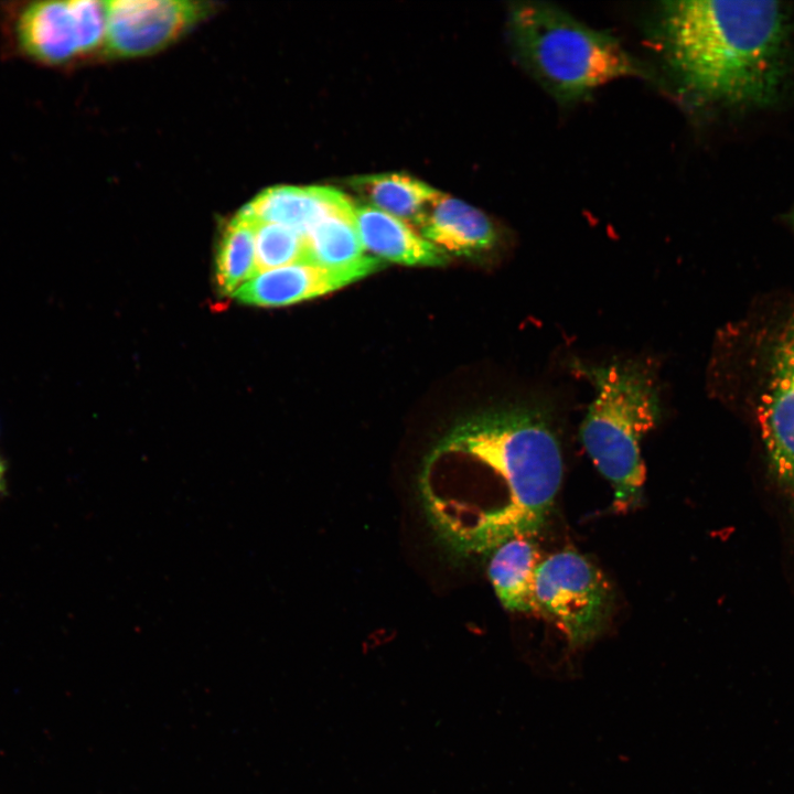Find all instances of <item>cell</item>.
Wrapping results in <instances>:
<instances>
[{
	"label": "cell",
	"mask_w": 794,
	"mask_h": 794,
	"mask_svg": "<svg viewBox=\"0 0 794 794\" xmlns=\"http://www.w3.org/2000/svg\"><path fill=\"white\" fill-rule=\"evenodd\" d=\"M105 1H32L14 10L13 41L28 58L43 65H64L104 46Z\"/></svg>",
	"instance_id": "8992f818"
},
{
	"label": "cell",
	"mask_w": 794,
	"mask_h": 794,
	"mask_svg": "<svg viewBox=\"0 0 794 794\" xmlns=\"http://www.w3.org/2000/svg\"><path fill=\"white\" fill-rule=\"evenodd\" d=\"M426 461L484 472L504 492L489 523L481 555L503 541L534 537L545 526L560 490L564 460L549 414L537 406L494 409L449 431Z\"/></svg>",
	"instance_id": "7a4b0ae2"
},
{
	"label": "cell",
	"mask_w": 794,
	"mask_h": 794,
	"mask_svg": "<svg viewBox=\"0 0 794 794\" xmlns=\"http://www.w3.org/2000/svg\"><path fill=\"white\" fill-rule=\"evenodd\" d=\"M348 186L363 203L395 216L411 227L421 218L439 191L404 173H379L351 178Z\"/></svg>",
	"instance_id": "9a60e30c"
},
{
	"label": "cell",
	"mask_w": 794,
	"mask_h": 794,
	"mask_svg": "<svg viewBox=\"0 0 794 794\" xmlns=\"http://www.w3.org/2000/svg\"><path fill=\"white\" fill-rule=\"evenodd\" d=\"M251 216L255 227L257 273L292 264L307 262V244L301 234L287 226L258 221L253 214Z\"/></svg>",
	"instance_id": "e0dca14e"
},
{
	"label": "cell",
	"mask_w": 794,
	"mask_h": 794,
	"mask_svg": "<svg viewBox=\"0 0 794 794\" xmlns=\"http://www.w3.org/2000/svg\"><path fill=\"white\" fill-rule=\"evenodd\" d=\"M354 223L366 253L406 266H443L449 255L401 219L363 202H355Z\"/></svg>",
	"instance_id": "8fae6325"
},
{
	"label": "cell",
	"mask_w": 794,
	"mask_h": 794,
	"mask_svg": "<svg viewBox=\"0 0 794 794\" xmlns=\"http://www.w3.org/2000/svg\"><path fill=\"white\" fill-rule=\"evenodd\" d=\"M788 19L777 1H664L653 37L679 90L693 100L766 106L787 73Z\"/></svg>",
	"instance_id": "6da1fadb"
},
{
	"label": "cell",
	"mask_w": 794,
	"mask_h": 794,
	"mask_svg": "<svg viewBox=\"0 0 794 794\" xmlns=\"http://www.w3.org/2000/svg\"><path fill=\"white\" fill-rule=\"evenodd\" d=\"M534 596L537 613L554 621L573 650L590 644L603 632L613 607V591L604 575L570 549L540 561Z\"/></svg>",
	"instance_id": "5b68a950"
},
{
	"label": "cell",
	"mask_w": 794,
	"mask_h": 794,
	"mask_svg": "<svg viewBox=\"0 0 794 794\" xmlns=\"http://www.w3.org/2000/svg\"><path fill=\"white\" fill-rule=\"evenodd\" d=\"M508 31L522 66L561 105L578 103L609 82L650 75L616 37L550 3L513 4Z\"/></svg>",
	"instance_id": "3957f363"
},
{
	"label": "cell",
	"mask_w": 794,
	"mask_h": 794,
	"mask_svg": "<svg viewBox=\"0 0 794 794\" xmlns=\"http://www.w3.org/2000/svg\"><path fill=\"white\" fill-rule=\"evenodd\" d=\"M353 208L325 216L304 237L308 264L366 276L380 267L382 260L368 255L362 245Z\"/></svg>",
	"instance_id": "5bb4252c"
},
{
	"label": "cell",
	"mask_w": 794,
	"mask_h": 794,
	"mask_svg": "<svg viewBox=\"0 0 794 794\" xmlns=\"http://www.w3.org/2000/svg\"><path fill=\"white\" fill-rule=\"evenodd\" d=\"M107 28L104 51L114 56L154 52L200 19L203 3L180 0L105 1Z\"/></svg>",
	"instance_id": "ba28073f"
},
{
	"label": "cell",
	"mask_w": 794,
	"mask_h": 794,
	"mask_svg": "<svg viewBox=\"0 0 794 794\" xmlns=\"http://www.w3.org/2000/svg\"><path fill=\"white\" fill-rule=\"evenodd\" d=\"M3 472H4V468H3V464H2V462H1V460H0V491H1L2 487H3V476H4Z\"/></svg>",
	"instance_id": "ac0fdd59"
},
{
	"label": "cell",
	"mask_w": 794,
	"mask_h": 794,
	"mask_svg": "<svg viewBox=\"0 0 794 794\" xmlns=\"http://www.w3.org/2000/svg\"><path fill=\"white\" fill-rule=\"evenodd\" d=\"M418 233L444 253L482 256L501 243V232L482 211L439 193L418 225Z\"/></svg>",
	"instance_id": "30bf717a"
},
{
	"label": "cell",
	"mask_w": 794,
	"mask_h": 794,
	"mask_svg": "<svg viewBox=\"0 0 794 794\" xmlns=\"http://www.w3.org/2000/svg\"><path fill=\"white\" fill-rule=\"evenodd\" d=\"M596 396L580 428L581 442L613 489V506L625 511L643 492L645 468L640 442L662 417L655 371L639 360L607 364L572 362Z\"/></svg>",
	"instance_id": "277c9868"
},
{
	"label": "cell",
	"mask_w": 794,
	"mask_h": 794,
	"mask_svg": "<svg viewBox=\"0 0 794 794\" xmlns=\"http://www.w3.org/2000/svg\"><path fill=\"white\" fill-rule=\"evenodd\" d=\"M366 275L299 262L258 272L233 297L245 304L285 307L341 289Z\"/></svg>",
	"instance_id": "9c48e42d"
},
{
	"label": "cell",
	"mask_w": 794,
	"mask_h": 794,
	"mask_svg": "<svg viewBox=\"0 0 794 794\" xmlns=\"http://www.w3.org/2000/svg\"><path fill=\"white\" fill-rule=\"evenodd\" d=\"M354 202L330 186L279 185L245 205L255 218L287 226L303 237L325 216L350 211Z\"/></svg>",
	"instance_id": "7c38bea8"
},
{
	"label": "cell",
	"mask_w": 794,
	"mask_h": 794,
	"mask_svg": "<svg viewBox=\"0 0 794 794\" xmlns=\"http://www.w3.org/2000/svg\"><path fill=\"white\" fill-rule=\"evenodd\" d=\"M759 412L770 466L794 502V314L774 343Z\"/></svg>",
	"instance_id": "52a82bcc"
},
{
	"label": "cell",
	"mask_w": 794,
	"mask_h": 794,
	"mask_svg": "<svg viewBox=\"0 0 794 794\" xmlns=\"http://www.w3.org/2000/svg\"><path fill=\"white\" fill-rule=\"evenodd\" d=\"M257 275L254 218L244 206L225 227L216 254L215 278L223 294Z\"/></svg>",
	"instance_id": "2e32d148"
},
{
	"label": "cell",
	"mask_w": 794,
	"mask_h": 794,
	"mask_svg": "<svg viewBox=\"0 0 794 794\" xmlns=\"http://www.w3.org/2000/svg\"><path fill=\"white\" fill-rule=\"evenodd\" d=\"M489 556L487 576L503 607L513 612L537 613L535 576L543 559L533 537L507 539Z\"/></svg>",
	"instance_id": "4fadbf2b"
}]
</instances>
